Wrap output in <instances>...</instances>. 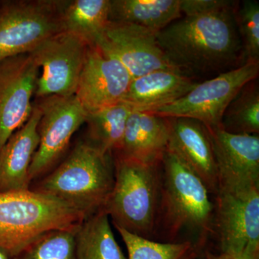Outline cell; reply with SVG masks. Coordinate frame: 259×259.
Returning <instances> with one entry per match:
<instances>
[{
  "instance_id": "obj_8",
  "label": "cell",
  "mask_w": 259,
  "mask_h": 259,
  "mask_svg": "<svg viewBox=\"0 0 259 259\" xmlns=\"http://www.w3.org/2000/svg\"><path fill=\"white\" fill-rule=\"evenodd\" d=\"M258 63L245 64L197 84L176 102L148 111L166 118L194 119L208 128L221 127L223 114L247 83L258 79Z\"/></svg>"
},
{
  "instance_id": "obj_13",
  "label": "cell",
  "mask_w": 259,
  "mask_h": 259,
  "mask_svg": "<svg viewBox=\"0 0 259 259\" xmlns=\"http://www.w3.org/2000/svg\"><path fill=\"white\" fill-rule=\"evenodd\" d=\"M132 79L118 61L90 46L74 95L90 113L122 102Z\"/></svg>"
},
{
  "instance_id": "obj_20",
  "label": "cell",
  "mask_w": 259,
  "mask_h": 259,
  "mask_svg": "<svg viewBox=\"0 0 259 259\" xmlns=\"http://www.w3.org/2000/svg\"><path fill=\"white\" fill-rule=\"evenodd\" d=\"M76 259H127L105 211L83 220L75 233Z\"/></svg>"
},
{
  "instance_id": "obj_24",
  "label": "cell",
  "mask_w": 259,
  "mask_h": 259,
  "mask_svg": "<svg viewBox=\"0 0 259 259\" xmlns=\"http://www.w3.org/2000/svg\"><path fill=\"white\" fill-rule=\"evenodd\" d=\"M125 243L127 259H198L197 248L190 242L163 243L147 239L114 227Z\"/></svg>"
},
{
  "instance_id": "obj_16",
  "label": "cell",
  "mask_w": 259,
  "mask_h": 259,
  "mask_svg": "<svg viewBox=\"0 0 259 259\" xmlns=\"http://www.w3.org/2000/svg\"><path fill=\"white\" fill-rule=\"evenodd\" d=\"M169 137L168 118L133 110L126 123L120 150L114 155L145 163L160 162L168 148Z\"/></svg>"
},
{
  "instance_id": "obj_6",
  "label": "cell",
  "mask_w": 259,
  "mask_h": 259,
  "mask_svg": "<svg viewBox=\"0 0 259 259\" xmlns=\"http://www.w3.org/2000/svg\"><path fill=\"white\" fill-rule=\"evenodd\" d=\"M213 225L219 251L259 258V182L219 177Z\"/></svg>"
},
{
  "instance_id": "obj_29",
  "label": "cell",
  "mask_w": 259,
  "mask_h": 259,
  "mask_svg": "<svg viewBox=\"0 0 259 259\" xmlns=\"http://www.w3.org/2000/svg\"><path fill=\"white\" fill-rule=\"evenodd\" d=\"M0 259H11L9 256H8L5 253L0 250Z\"/></svg>"
},
{
  "instance_id": "obj_4",
  "label": "cell",
  "mask_w": 259,
  "mask_h": 259,
  "mask_svg": "<svg viewBox=\"0 0 259 259\" xmlns=\"http://www.w3.org/2000/svg\"><path fill=\"white\" fill-rule=\"evenodd\" d=\"M85 219L69 204L30 189L0 192V250L14 258L44 233L75 231Z\"/></svg>"
},
{
  "instance_id": "obj_26",
  "label": "cell",
  "mask_w": 259,
  "mask_h": 259,
  "mask_svg": "<svg viewBox=\"0 0 259 259\" xmlns=\"http://www.w3.org/2000/svg\"><path fill=\"white\" fill-rule=\"evenodd\" d=\"M235 19L245 63L259 64V3L255 0H245L238 3Z\"/></svg>"
},
{
  "instance_id": "obj_7",
  "label": "cell",
  "mask_w": 259,
  "mask_h": 259,
  "mask_svg": "<svg viewBox=\"0 0 259 259\" xmlns=\"http://www.w3.org/2000/svg\"><path fill=\"white\" fill-rule=\"evenodd\" d=\"M61 0L0 3V62L30 54L42 42L64 31Z\"/></svg>"
},
{
  "instance_id": "obj_23",
  "label": "cell",
  "mask_w": 259,
  "mask_h": 259,
  "mask_svg": "<svg viewBox=\"0 0 259 259\" xmlns=\"http://www.w3.org/2000/svg\"><path fill=\"white\" fill-rule=\"evenodd\" d=\"M221 127L235 134H259V85L258 79L243 86L227 107Z\"/></svg>"
},
{
  "instance_id": "obj_27",
  "label": "cell",
  "mask_w": 259,
  "mask_h": 259,
  "mask_svg": "<svg viewBox=\"0 0 259 259\" xmlns=\"http://www.w3.org/2000/svg\"><path fill=\"white\" fill-rule=\"evenodd\" d=\"M238 3L232 0H180V10L185 16H196L232 9Z\"/></svg>"
},
{
  "instance_id": "obj_19",
  "label": "cell",
  "mask_w": 259,
  "mask_h": 259,
  "mask_svg": "<svg viewBox=\"0 0 259 259\" xmlns=\"http://www.w3.org/2000/svg\"><path fill=\"white\" fill-rule=\"evenodd\" d=\"M180 0H110V20L159 32L182 18Z\"/></svg>"
},
{
  "instance_id": "obj_17",
  "label": "cell",
  "mask_w": 259,
  "mask_h": 259,
  "mask_svg": "<svg viewBox=\"0 0 259 259\" xmlns=\"http://www.w3.org/2000/svg\"><path fill=\"white\" fill-rule=\"evenodd\" d=\"M218 177L259 182L258 135L235 134L221 127L208 128Z\"/></svg>"
},
{
  "instance_id": "obj_25",
  "label": "cell",
  "mask_w": 259,
  "mask_h": 259,
  "mask_svg": "<svg viewBox=\"0 0 259 259\" xmlns=\"http://www.w3.org/2000/svg\"><path fill=\"white\" fill-rule=\"evenodd\" d=\"M76 230L47 232L20 254L11 259H76L75 248Z\"/></svg>"
},
{
  "instance_id": "obj_28",
  "label": "cell",
  "mask_w": 259,
  "mask_h": 259,
  "mask_svg": "<svg viewBox=\"0 0 259 259\" xmlns=\"http://www.w3.org/2000/svg\"><path fill=\"white\" fill-rule=\"evenodd\" d=\"M202 257L204 259H259L253 258L249 255L241 254V253H230V252L219 251L213 253L209 249L204 252Z\"/></svg>"
},
{
  "instance_id": "obj_15",
  "label": "cell",
  "mask_w": 259,
  "mask_h": 259,
  "mask_svg": "<svg viewBox=\"0 0 259 259\" xmlns=\"http://www.w3.org/2000/svg\"><path fill=\"white\" fill-rule=\"evenodd\" d=\"M40 117V109L34 103L28 120L0 149V192L30 190L29 170L39 144Z\"/></svg>"
},
{
  "instance_id": "obj_21",
  "label": "cell",
  "mask_w": 259,
  "mask_h": 259,
  "mask_svg": "<svg viewBox=\"0 0 259 259\" xmlns=\"http://www.w3.org/2000/svg\"><path fill=\"white\" fill-rule=\"evenodd\" d=\"M110 0L64 1L61 13L64 31L94 46L110 20Z\"/></svg>"
},
{
  "instance_id": "obj_11",
  "label": "cell",
  "mask_w": 259,
  "mask_h": 259,
  "mask_svg": "<svg viewBox=\"0 0 259 259\" xmlns=\"http://www.w3.org/2000/svg\"><path fill=\"white\" fill-rule=\"evenodd\" d=\"M157 34L134 24L109 20L94 46L118 61L133 79L158 70L177 71L160 47Z\"/></svg>"
},
{
  "instance_id": "obj_12",
  "label": "cell",
  "mask_w": 259,
  "mask_h": 259,
  "mask_svg": "<svg viewBox=\"0 0 259 259\" xmlns=\"http://www.w3.org/2000/svg\"><path fill=\"white\" fill-rule=\"evenodd\" d=\"M39 69L30 54L0 62V149L31 115Z\"/></svg>"
},
{
  "instance_id": "obj_10",
  "label": "cell",
  "mask_w": 259,
  "mask_h": 259,
  "mask_svg": "<svg viewBox=\"0 0 259 259\" xmlns=\"http://www.w3.org/2000/svg\"><path fill=\"white\" fill-rule=\"evenodd\" d=\"M90 45L67 31L58 32L42 42L30 55L42 74L37 80V99L74 96Z\"/></svg>"
},
{
  "instance_id": "obj_9",
  "label": "cell",
  "mask_w": 259,
  "mask_h": 259,
  "mask_svg": "<svg viewBox=\"0 0 259 259\" xmlns=\"http://www.w3.org/2000/svg\"><path fill=\"white\" fill-rule=\"evenodd\" d=\"M35 104L41 117L37 127L39 144L29 170L31 182L55 168L88 114L75 95L42 97Z\"/></svg>"
},
{
  "instance_id": "obj_14",
  "label": "cell",
  "mask_w": 259,
  "mask_h": 259,
  "mask_svg": "<svg viewBox=\"0 0 259 259\" xmlns=\"http://www.w3.org/2000/svg\"><path fill=\"white\" fill-rule=\"evenodd\" d=\"M168 120V148L190 167L214 197L219 177L208 130L202 122L194 119L176 117Z\"/></svg>"
},
{
  "instance_id": "obj_18",
  "label": "cell",
  "mask_w": 259,
  "mask_h": 259,
  "mask_svg": "<svg viewBox=\"0 0 259 259\" xmlns=\"http://www.w3.org/2000/svg\"><path fill=\"white\" fill-rule=\"evenodd\" d=\"M197 83L179 71L158 70L133 79L122 102L134 110L151 111L180 100Z\"/></svg>"
},
{
  "instance_id": "obj_3",
  "label": "cell",
  "mask_w": 259,
  "mask_h": 259,
  "mask_svg": "<svg viewBox=\"0 0 259 259\" xmlns=\"http://www.w3.org/2000/svg\"><path fill=\"white\" fill-rule=\"evenodd\" d=\"M114 182L113 156L87 141H80L60 164L30 190L62 201L87 218L103 210Z\"/></svg>"
},
{
  "instance_id": "obj_22",
  "label": "cell",
  "mask_w": 259,
  "mask_h": 259,
  "mask_svg": "<svg viewBox=\"0 0 259 259\" xmlns=\"http://www.w3.org/2000/svg\"><path fill=\"white\" fill-rule=\"evenodd\" d=\"M133 109L123 102L87 114L88 140L102 152H118L122 146L127 119Z\"/></svg>"
},
{
  "instance_id": "obj_2",
  "label": "cell",
  "mask_w": 259,
  "mask_h": 259,
  "mask_svg": "<svg viewBox=\"0 0 259 259\" xmlns=\"http://www.w3.org/2000/svg\"><path fill=\"white\" fill-rule=\"evenodd\" d=\"M161 199L153 241L190 242L201 257L214 236V199L205 185L171 148L162 159Z\"/></svg>"
},
{
  "instance_id": "obj_1",
  "label": "cell",
  "mask_w": 259,
  "mask_h": 259,
  "mask_svg": "<svg viewBox=\"0 0 259 259\" xmlns=\"http://www.w3.org/2000/svg\"><path fill=\"white\" fill-rule=\"evenodd\" d=\"M236 6L185 16L158 32V44L174 68L194 79L197 75L219 74L244 64L235 19Z\"/></svg>"
},
{
  "instance_id": "obj_5",
  "label": "cell",
  "mask_w": 259,
  "mask_h": 259,
  "mask_svg": "<svg viewBox=\"0 0 259 259\" xmlns=\"http://www.w3.org/2000/svg\"><path fill=\"white\" fill-rule=\"evenodd\" d=\"M115 182L103 211L114 227L153 240L162 185V161L145 163L114 155Z\"/></svg>"
}]
</instances>
